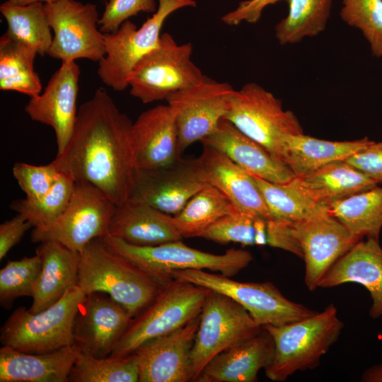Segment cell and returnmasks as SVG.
Returning a JSON list of instances; mask_svg holds the SVG:
<instances>
[{
    "label": "cell",
    "instance_id": "cell-7",
    "mask_svg": "<svg viewBox=\"0 0 382 382\" xmlns=\"http://www.w3.org/2000/svg\"><path fill=\"white\" fill-rule=\"evenodd\" d=\"M192 44L179 45L168 33L135 65L128 79L130 95L143 103L166 100L200 82L204 75L192 60Z\"/></svg>",
    "mask_w": 382,
    "mask_h": 382
},
{
    "label": "cell",
    "instance_id": "cell-42",
    "mask_svg": "<svg viewBox=\"0 0 382 382\" xmlns=\"http://www.w3.org/2000/svg\"><path fill=\"white\" fill-rule=\"evenodd\" d=\"M155 0H109L98 21L103 33H115L131 16L141 11L153 13L156 11Z\"/></svg>",
    "mask_w": 382,
    "mask_h": 382
},
{
    "label": "cell",
    "instance_id": "cell-20",
    "mask_svg": "<svg viewBox=\"0 0 382 382\" xmlns=\"http://www.w3.org/2000/svg\"><path fill=\"white\" fill-rule=\"evenodd\" d=\"M131 139L137 169L166 166L180 158L175 116L168 104L140 114L132 122Z\"/></svg>",
    "mask_w": 382,
    "mask_h": 382
},
{
    "label": "cell",
    "instance_id": "cell-32",
    "mask_svg": "<svg viewBox=\"0 0 382 382\" xmlns=\"http://www.w3.org/2000/svg\"><path fill=\"white\" fill-rule=\"evenodd\" d=\"M236 212L223 192L209 185L196 193L173 218L182 237L192 238L199 237L209 226Z\"/></svg>",
    "mask_w": 382,
    "mask_h": 382
},
{
    "label": "cell",
    "instance_id": "cell-39",
    "mask_svg": "<svg viewBox=\"0 0 382 382\" xmlns=\"http://www.w3.org/2000/svg\"><path fill=\"white\" fill-rule=\"evenodd\" d=\"M340 15L361 31L373 56L382 57V0H342Z\"/></svg>",
    "mask_w": 382,
    "mask_h": 382
},
{
    "label": "cell",
    "instance_id": "cell-13",
    "mask_svg": "<svg viewBox=\"0 0 382 382\" xmlns=\"http://www.w3.org/2000/svg\"><path fill=\"white\" fill-rule=\"evenodd\" d=\"M45 10L54 33L47 55L62 62L79 59L98 62L104 57V37L95 4L59 0L45 4Z\"/></svg>",
    "mask_w": 382,
    "mask_h": 382
},
{
    "label": "cell",
    "instance_id": "cell-24",
    "mask_svg": "<svg viewBox=\"0 0 382 382\" xmlns=\"http://www.w3.org/2000/svg\"><path fill=\"white\" fill-rule=\"evenodd\" d=\"M108 236L141 246L157 245L183 238L173 215L134 197L116 205Z\"/></svg>",
    "mask_w": 382,
    "mask_h": 382
},
{
    "label": "cell",
    "instance_id": "cell-6",
    "mask_svg": "<svg viewBox=\"0 0 382 382\" xmlns=\"http://www.w3.org/2000/svg\"><path fill=\"white\" fill-rule=\"evenodd\" d=\"M210 289L173 278L154 301L133 318L110 355L126 356L155 337L171 332L200 316Z\"/></svg>",
    "mask_w": 382,
    "mask_h": 382
},
{
    "label": "cell",
    "instance_id": "cell-27",
    "mask_svg": "<svg viewBox=\"0 0 382 382\" xmlns=\"http://www.w3.org/2000/svg\"><path fill=\"white\" fill-rule=\"evenodd\" d=\"M42 260L29 310L37 313L51 306L77 285L80 253L53 241L40 243L35 250Z\"/></svg>",
    "mask_w": 382,
    "mask_h": 382
},
{
    "label": "cell",
    "instance_id": "cell-38",
    "mask_svg": "<svg viewBox=\"0 0 382 382\" xmlns=\"http://www.w3.org/2000/svg\"><path fill=\"white\" fill-rule=\"evenodd\" d=\"M41 268L42 260L37 254L8 261L0 270L1 306L9 309L16 299L32 297Z\"/></svg>",
    "mask_w": 382,
    "mask_h": 382
},
{
    "label": "cell",
    "instance_id": "cell-2",
    "mask_svg": "<svg viewBox=\"0 0 382 382\" xmlns=\"http://www.w3.org/2000/svg\"><path fill=\"white\" fill-rule=\"evenodd\" d=\"M77 285L84 291L103 292L122 306L132 318L156 298L163 285L98 238L80 253Z\"/></svg>",
    "mask_w": 382,
    "mask_h": 382
},
{
    "label": "cell",
    "instance_id": "cell-19",
    "mask_svg": "<svg viewBox=\"0 0 382 382\" xmlns=\"http://www.w3.org/2000/svg\"><path fill=\"white\" fill-rule=\"evenodd\" d=\"M80 74V68L75 61L62 62L43 93L30 97L25 107L31 120L53 129L57 154L66 148L75 126Z\"/></svg>",
    "mask_w": 382,
    "mask_h": 382
},
{
    "label": "cell",
    "instance_id": "cell-34",
    "mask_svg": "<svg viewBox=\"0 0 382 382\" xmlns=\"http://www.w3.org/2000/svg\"><path fill=\"white\" fill-rule=\"evenodd\" d=\"M285 1L289 6L288 13L274 28L275 37L280 45L299 43L325 29L332 0Z\"/></svg>",
    "mask_w": 382,
    "mask_h": 382
},
{
    "label": "cell",
    "instance_id": "cell-10",
    "mask_svg": "<svg viewBox=\"0 0 382 382\" xmlns=\"http://www.w3.org/2000/svg\"><path fill=\"white\" fill-rule=\"evenodd\" d=\"M172 278L180 279L228 296L245 308L260 327L282 325L317 312L286 299L270 282H242L221 274L193 269L175 271Z\"/></svg>",
    "mask_w": 382,
    "mask_h": 382
},
{
    "label": "cell",
    "instance_id": "cell-5",
    "mask_svg": "<svg viewBox=\"0 0 382 382\" xmlns=\"http://www.w3.org/2000/svg\"><path fill=\"white\" fill-rule=\"evenodd\" d=\"M85 295L75 285L41 311L17 308L1 328V345L27 353L49 352L72 345L74 318Z\"/></svg>",
    "mask_w": 382,
    "mask_h": 382
},
{
    "label": "cell",
    "instance_id": "cell-29",
    "mask_svg": "<svg viewBox=\"0 0 382 382\" xmlns=\"http://www.w3.org/2000/svg\"><path fill=\"white\" fill-rule=\"evenodd\" d=\"M296 177L316 202L327 205L378 185L345 160L331 162Z\"/></svg>",
    "mask_w": 382,
    "mask_h": 382
},
{
    "label": "cell",
    "instance_id": "cell-37",
    "mask_svg": "<svg viewBox=\"0 0 382 382\" xmlns=\"http://www.w3.org/2000/svg\"><path fill=\"white\" fill-rule=\"evenodd\" d=\"M76 182L70 176L60 173L49 192L41 198L30 201H13L10 208L23 216L33 228L48 225L57 219L66 208Z\"/></svg>",
    "mask_w": 382,
    "mask_h": 382
},
{
    "label": "cell",
    "instance_id": "cell-45",
    "mask_svg": "<svg viewBox=\"0 0 382 382\" xmlns=\"http://www.w3.org/2000/svg\"><path fill=\"white\" fill-rule=\"evenodd\" d=\"M280 1L282 0H245L241 1L236 8L224 15L221 17V21L231 26L237 25L243 21L255 23L260 18L265 8Z\"/></svg>",
    "mask_w": 382,
    "mask_h": 382
},
{
    "label": "cell",
    "instance_id": "cell-25",
    "mask_svg": "<svg viewBox=\"0 0 382 382\" xmlns=\"http://www.w3.org/2000/svg\"><path fill=\"white\" fill-rule=\"evenodd\" d=\"M274 344L263 328L256 335L214 357L202 371L196 382H255L262 369L274 358Z\"/></svg>",
    "mask_w": 382,
    "mask_h": 382
},
{
    "label": "cell",
    "instance_id": "cell-1",
    "mask_svg": "<svg viewBox=\"0 0 382 382\" xmlns=\"http://www.w3.org/2000/svg\"><path fill=\"white\" fill-rule=\"evenodd\" d=\"M132 125L107 91L98 88L80 105L71 137L52 162L60 173L94 185L119 205L130 197L137 169Z\"/></svg>",
    "mask_w": 382,
    "mask_h": 382
},
{
    "label": "cell",
    "instance_id": "cell-43",
    "mask_svg": "<svg viewBox=\"0 0 382 382\" xmlns=\"http://www.w3.org/2000/svg\"><path fill=\"white\" fill-rule=\"evenodd\" d=\"M267 244L290 252L303 259L300 243L294 233L293 222L279 219H268Z\"/></svg>",
    "mask_w": 382,
    "mask_h": 382
},
{
    "label": "cell",
    "instance_id": "cell-12",
    "mask_svg": "<svg viewBox=\"0 0 382 382\" xmlns=\"http://www.w3.org/2000/svg\"><path fill=\"white\" fill-rule=\"evenodd\" d=\"M116 204L101 190L86 183H76L70 201L61 216L52 223L33 228V243L58 242L81 253L88 243L108 235Z\"/></svg>",
    "mask_w": 382,
    "mask_h": 382
},
{
    "label": "cell",
    "instance_id": "cell-15",
    "mask_svg": "<svg viewBox=\"0 0 382 382\" xmlns=\"http://www.w3.org/2000/svg\"><path fill=\"white\" fill-rule=\"evenodd\" d=\"M293 228L303 252L304 282L311 291L319 287L333 264L359 241L322 203L308 218L293 223Z\"/></svg>",
    "mask_w": 382,
    "mask_h": 382
},
{
    "label": "cell",
    "instance_id": "cell-3",
    "mask_svg": "<svg viewBox=\"0 0 382 382\" xmlns=\"http://www.w3.org/2000/svg\"><path fill=\"white\" fill-rule=\"evenodd\" d=\"M272 336L274 355L265 369L267 377L282 382L299 371L316 368L344 328L333 303L323 311L282 325L262 327Z\"/></svg>",
    "mask_w": 382,
    "mask_h": 382
},
{
    "label": "cell",
    "instance_id": "cell-8",
    "mask_svg": "<svg viewBox=\"0 0 382 382\" xmlns=\"http://www.w3.org/2000/svg\"><path fill=\"white\" fill-rule=\"evenodd\" d=\"M158 1L156 11L139 28L127 20L115 33H103L105 55L98 62V75L115 91L128 87V79L135 65L158 45L166 19L178 9L197 4L195 0Z\"/></svg>",
    "mask_w": 382,
    "mask_h": 382
},
{
    "label": "cell",
    "instance_id": "cell-41",
    "mask_svg": "<svg viewBox=\"0 0 382 382\" xmlns=\"http://www.w3.org/2000/svg\"><path fill=\"white\" fill-rule=\"evenodd\" d=\"M60 173L52 161L43 166L17 162L13 167V176L25 199L30 201L37 200L47 194Z\"/></svg>",
    "mask_w": 382,
    "mask_h": 382
},
{
    "label": "cell",
    "instance_id": "cell-48",
    "mask_svg": "<svg viewBox=\"0 0 382 382\" xmlns=\"http://www.w3.org/2000/svg\"><path fill=\"white\" fill-rule=\"evenodd\" d=\"M59 0H8L5 3L9 5L24 6L36 2H42L45 4L54 3Z\"/></svg>",
    "mask_w": 382,
    "mask_h": 382
},
{
    "label": "cell",
    "instance_id": "cell-47",
    "mask_svg": "<svg viewBox=\"0 0 382 382\" xmlns=\"http://www.w3.org/2000/svg\"><path fill=\"white\" fill-rule=\"evenodd\" d=\"M361 381L364 382H382V364L367 368L363 372Z\"/></svg>",
    "mask_w": 382,
    "mask_h": 382
},
{
    "label": "cell",
    "instance_id": "cell-40",
    "mask_svg": "<svg viewBox=\"0 0 382 382\" xmlns=\"http://www.w3.org/2000/svg\"><path fill=\"white\" fill-rule=\"evenodd\" d=\"M255 218L236 212L218 220L204 230L199 237L221 244L255 245Z\"/></svg>",
    "mask_w": 382,
    "mask_h": 382
},
{
    "label": "cell",
    "instance_id": "cell-11",
    "mask_svg": "<svg viewBox=\"0 0 382 382\" xmlns=\"http://www.w3.org/2000/svg\"><path fill=\"white\" fill-rule=\"evenodd\" d=\"M250 314L228 296L211 290L202 312L191 352L192 381L217 354L260 332Z\"/></svg>",
    "mask_w": 382,
    "mask_h": 382
},
{
    "label": "cell",
    "instance_id": "cell-44",
    "mask_svg": "<svg viewBox=\"0 0 382 382\" xmlns=\"http://www.w3.org/2000/svg\"><path fill=\"white\" fill-rule=\"evenodd\" d=\"M345 161L378 185L382 183V141H374Z\"/></svg>",
    "mask_w": 382,
    "mask_h": 382
},
{
    "label": "cell",
    "instance_id": "cell-18",
    "mask_svg": "<svg viewBox=\"0 0 382 382\" xmlns=\"http://www.w3.org/2000/svg\"><path fill=\"white\" fill-rule=\"evenodd\" d=\"M199 316L166 335L139 346L134 354L139 382L192 381L191 352Z\"/></svg>",
    "mask_w": 382,
    "mask_h": 382
},
{
    "label": "cell",
    "instance_id": "cell-26",
    "mask_svg": "<svg viewBox=\"0 0 382 382\" xmlns=\"http://www.w3.org/2000/svg\"><path fill=\"white\" fill-rule=\"evenodd\" d=\"M79 349L74 345L45 353L0 348V382H68Z\"/></svg>",
    "mask_w": 382,
    "mask_h": 382
},
{
    "label": "cell",
    "instance_id": "cell-21",
    "mask_svg": "<svg viewBox=\"0 0 382 382\" xmlns=\"http://www.w3.org/2000/svg\"><path fill=\"white\" fill-rule=\"evenodd\" d=\"M202 142L225 154L250 175L267 181L284 183L296 176L280 158L224 118Z\"/></svg>",
    "mask_w": 382,
    "mask_h": 382
},
{
    "label": "cell",
    "instance_id": "cell-46",
    "mask_svg": "<svg viewBox=\"0 0 382 382\" xmlns=\"http://www.w3.org/2000/svg\"><path fill=\"white\" fill-rule=\"evenodd\" d=\"M32 224L22 215L18 214L15 217L0 225V260L20 242L25 233Z\"/></svg>",
    "mask_w": 382,
    "mask_h": 382
},
{
    "label": "cell",
    "instance_id": "cell-36",
    "mask_svg": "<svg viewBox=\"0 0 382 382\" xmlns=\"http://www.w3.org/2000/svg\"><path fill=\"white\" fill-rule=\"evenodd\" d=\"M71 382H137L139 368L134 354L96 357L78 351L71 368Z\"/></svg>",
    "mask_w": 382,
    "mask_h": 382
},
{
    "label": "cell",
    "instance_id": "cell-33",
    "mask_svg": "<svg viewBox=\"0 0 382 382\" xmlns=\"http://www.w3.org/2000/svg\"><path fill=\"white\" fill-rule=\"evenodd\" d=\"M0 11L7 22L6 33L13 40L34 49L37 54H47L53 36L45 10V4L24 6L3 3Z\"/></svg>",
    "mask_w": 382,
    "mask_h": 382
},
{
    "label": "cell",
    "instance_id": "cell-9",
    "mask_svg": "<svg viewBox=\"0 0 382 382\" xmlns=\"http://www.w3.org/2000/svg\"><path fill=\"white\" fill-rule=\"evenodd\" d=\"M224 119L280 159L284 138L303 133L294 113L255 82L235 90Z\"/></svg>",
    "mask_w": 382,
    "mask_h": 382
},
{
    "label": "cell",
    "instance_id": "cell-28",
    "mask_svg": "<svg viewBox=\"0 0 382 382\" xmlns=\"http://www.w3.org/2000/svg\"><path fill=\"white\" fill-rule=\"evenodd\" d=\"M374 141L368 137L352 141H328L303 134L287 135L281 160L296 176H302L336 161L346 160Z\"/></svg>",
    "mask_w": 382,
    "mask_h": 382
},
{
    "label": "cell",
    "instance_id": "cell-17",
    "mask_svg": "<svg viewBox=\"0 0 382 382\" xmlns=\"http://www.w3.org/2000/svg\"><path fill=\"white\" fill-rule=\"evenodd\" d=\"M132 319L109 295L86 294L74 318L73 345L96 357L110 356Z\"/></svg>",
    "mask_w": 382,
    "mask_h": 382
},
{
    "label": "cell",
    "instance_id": "cell-31",
    "mask_svg": "<svg viewBox=\"0 0 382 382\" xmlns=\"http://www.w3.org/2000/svg\"><path fill=\"white\" fill-rule=\"evenodd\" d=\"M37 52L6 33L0 37V89L33 97L42 91L41 81L34 69Z\"/></svg>",
    "mask_w": 382,
    "mask_h": 382
},
{
    "label": "cell",
    "instance_id": "cell-14",
    "mask_svg": "<svg viewBox=\"0 0 382 382\" xmlns=\"http://www.w3.org/2000/svg\"><path fill=\"white\" fill-rule=\"evenodd\" d=\"M234 91L230 83L204 75L198 83L166 98L175 113L181 153L215 132L228 112Z\"/></svg>",
    "mask_w": 382,
    "mask_h": 382
},
{
    "label": "cell",
    "instance_id": "cell-22",
    "mask_svg": "<svg viewBox=\"0 0 382 382\" xmlns=\"http://www.w3.org/2000/svg\"><path fill=\"white\" fill-rule=\"evenodd\" d=\"M346 283L363 285L371 298L369 316H382V247L379 240L357 242L339 258L321 279L319 287L331 288Z\"/></svg>",
    "mask_w": 382,
    "mask_h": 382
},
{
    "label": "cell",
    "instance_id": "cell-4",
    "mask_svg": "<svg viewBox=\"0 0 382 382\" xmlns=\"http://www.w3.org/2000/svg\"><path fill=\"white\" fill-rule=\"evenodd\" d=\"M105 246L141 270L161 285L172 274L183 270H208L232 277L253 260L249 251L231 248L223 254H213L189 247L180 241L157 245L141 246L110 236L101 238Z\"/></svg>",
    "mask_w": 382,
    "mask_h": 382
},
{
    "label": "cell",
    "instance_id": "cell-23",
    "mask_svg": "<svg viewBox=\"0 0 382 382\" xmlns=\"http://www.w3.org/2000/svg\"><path fill=\"white\" fill-rule=\"evenodd\" d=\"M199 159L209 184L223 192L238 212L267 220L272 219L252 175L207 144H203Z\"/></svg>",
    "mask_w": 382,
    "mask_h": 382
},
{
    "label": "cell",
    "instance_id": "cell-16",
    "mask_svg": "<svg viewBox=\"0 0 382 382\" xmlns=\"http://www.w3.org/2000/svg\"><path fill=\"white\" fill-rule=\"evenodd\" d=\"M209 185L199 158L184 159L180 157L166 166L137 169L130 197L173 216L196 193Z\"/></svg>",
    "mask_w": 382,
    "mask_h": 382
},
{
    "label": "cell",
    "instance_id": "cell-30",
    "mask_svg": "<svg viewBox=\"0 0 382 382\" xmlns=\"http://www.w3.org/2000/svg\"><path fill=\"white\" fill-rule=\"evenodd\" d=\"M332 214L357 239L379 240L382 228V187L376 185L328 205Z\"/></svg>",
    "mask_w": 382,
    "mask_h": 382
},
{
    "label": "cell",
    "instance_id": "cell-35",
    "mask_svg": "<svg viewBox=\"0 0 382 382\" xmlns=\"http://www.w3.org/2000/svg\"><path fill=\"white\" fill-rule=\"evenodd\" d=\"M253 177L272 219L299 222L311 216L320 204L309 195L296 176L284 183H274Z\"/></svg>",
    "mask_w": 382,
    "mask_h": 382
}]
</instances>
